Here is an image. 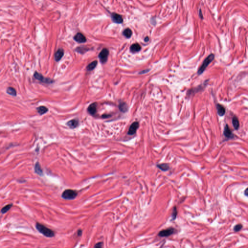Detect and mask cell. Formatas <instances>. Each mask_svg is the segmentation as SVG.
Listing matches in <instances>:
<instances>
[{
  "label": "cell",
  "instance_id": "6da1fadb",
  "mask_svg": "<svg viewBox=\"0 0 248 248\" xmlns=\"http://www.w3.org/2000/svg\"><path fill=\"white\" fill-rule=\"evenodd\" d=\"M36 227L37 230L45 236L48 238H52L55 235L54 232L52 230L40 223H37Z\"/></svg>",
  "mask_w": 248,
  "mask_h": 248
},
{
  "label": "cell",
  "instance_id": "7a4b0ae2",
  "mask_svg": "<svg viewBox=\"0 0 248 248\" xmlns=\"http://www.w3.org/2000/svg\"><path fill=\"white\" fill-rule=\"evenodd\" d=\"M215 58V55L214 54H210L208 55L207 58L204 61L200 67V68L198 70V75H201L204 72V71L207 69V67L214 60Z\"/></svg>",
  "mask_w": 248,
  "mask_h": 248
},
{
  "label": "cell",
  "instance_id": "3957f363",
  "mask_svg": "<svg viewBox=\"0 0 248 248\" xmlns=\"http://www.w3.org/2000/svg\"><path fill=\"white\" fill-rule=\"evenodd\" d=\"M78 195V193L76 191L67 189H65L62 194V197L65 200H73Z\"/></svg>",
  "mask_w": 248,
  "mask_h": 248
},
{
  "label": "cell",
  "instance_id": "277c9868",
  "mask_svg": "<svg viewBox=\"0 0 248 248\" xmlns=\"http://www.w3.org/2000/svg\"><path fill=\"white\" fill-rule=\"evenodd\" d=\"M109 54V50L106 48L103 49L100 51V52L98 55V58L101 63L104 64L107 61Z\"/></svg>",
  "mask_w": 248,
  "mask_h": 248
},
{
  "label": "cell",
  "instance_id": "5b68a950",
  "mask_svg": "<svg viewBox=\"0 0 248 248\" xmlns=\"http://www.w3.org/2000/svg\"><path fill=\"white\" fill-rule=\"evenodd\" d=\"M175 231H176V230H175L174 228H168L167 229H164V230L161 231L159 232L158 235L160 236V237H162V238L168 237L169 236L171 235L172 234H174L175 232Z\"/></svg>",
  "mask_w": 248,
  "mask_h": 248
},
{
  "label": "cell",
  "instance_id": "8992f818",
  "mask_svg": "<svg viewBox=\"0 0 248 248\" xmlns=\"http://www.w3.org/2000/svg\"><path fill=\"white\" fill-rule=\"evenodd\" d=\"M34 77L36 78L38 80L40 81L42 83H53L54 81L51 80L50 78H46L44 77L41 74L38 73V72H36L34 74Z\"/></svg>",
  "mask_w": 248,
  "mask_h": 248
},
{
  "label": "cell",
  "instance_id": "52a82bcc",
  "mask_svg": "<svg viewBox=\"0 0 248 248\" xmlns=\"http://www.w3.org/2000/svg\"><path fill=\"white\" fill-rule=\"evenodd\" d=\"M74 40L79 43H85L87 41L86 38L82 33L78 32L73 37Z\"/></svg>",
  "mask_w": 248,
  "mask_h": 248
},
{
  "label": "cell",
  "instance_id": "ba28073f",
  "mask_svg": "<svg viewBox=\"0 0 248 248\" xmlns=\"http://www.w3.org/2000/svg\"><path fill=\"white\" fill-rule=\"evenodd\" d=\"M111 18L112 21L115 23L120 24L123 22V18L119 14L113 13L111 14Z\"/></svg>",
  "mask_w": 248,
  "mask_h": 248
},
{
  "label": "cell",
  "instance_id": "9c48e42d",
  "mask_svg": "<svg viewBox=\"0 0 248 248\" xmlns=\"http://www.w3.org/2000/svg\"><path fill=\"white\" fill-rule=\"evenodd\" d=\"M139 124L138 122H135L133 123L129 127V129L128 132V134L130 135H133L134 134H135L137 131V129L139 128Z\"/></svg>",
  "mask_w": 248,
  "mask_h": 248
},
{
  "label": "cell",
  "instance_id": "30bf717a",
  "mask_svg": "<svg viewBox=\"0 0 248 248\" xmlns=\"http://www.w3.org/2000/svg\"><path fill=\"white\" fill-rule=\"evenodd\" d=\"M223 134L225 137L227 139H233L234 138V134L232 133V131L231 130L229 126L226 124L224 127Z\"/></svg>",
  "mask_w": 248,
  "mask_h": 248
},
{
  "label": "cell",
  "instance_id": "8fae6325",
  "mask_svg": "<svg viewBox=\"0 0 248 248\" xmlns=\"http://www.w3.org/2000/svg\"><path fill=\"white\" fill-rule=\"evenodd\" d=\"M64 55V51L62 49H59L54 54V59L56 62L59 61Z\"/></svg>",
  "mask_w": 248,
  "mask_h": 248
},
{
  "label": "cell",
  "instance_id": "7c38bea8",
  "mask_svg": "<svg viewBox=\"0 0 248 248\" xmlns=\"http://www.w3.org/2000/svg\"><path fill=\"white\" fill-rule=\"evenodd\" d=\"M87 110L91 115H94L97 112V103H93L90 104Z\"/></svg>",
  "mask_w": 248,
  "mask_h": 248
},
{
  "label": "cell",
  "instance_id": "4fadbf2b",
  "mask_svg": "<svg viewBox=\"0 0 248 248\" xmlns=\"http://www.w3.org/2000/svg\"><path fill=\"white\" fill-rule=\"evenodd\" d=\"M78 123H79V122H78V120L75 119H72L70 120V121H69L67 123L66 125L69 127L70 128L75 129L78 126Z\"/></svg>",
  "mask_w": 248,
  "mask_h": 248
},
{
  "label": "cell",
  "instance_id": "5bb4252c",
  "mask_svg": "<svg viewBox=\"0 0 248 248\" xmlns=\"http://www.w3.org/2000/svg\"><path fill=\"white\" fill-rule=\"evenodd\" d=\"M217 107V112L219 115L222 116L225 115V108L222 106V105H221L220 104H217L216 105Z\"/></svg>",
  "mask_w": 248,
  "mask_h": 248
},
{
  "label": "cell",
  "instance_id": "9a60e30c",
  "mask_svg": "<svg viewBox=\"0 0 248 248\" xmlns=\"http://www.w3.org/2000/svg\"><path fill=\"white\" fill-rule=\"evenodd\" d=\"M141 50V47L138 43L133 44L130 48V51L133 52V53H135V52H138Z\"/></svg>",
  "mask_w": 248,
  "mask_h": 248
},
{
  "label": "cell",
  "instance_id": "2e32d148",
  "mask_svg": "<svg viewBox=\"0 0 248 248\" xmlns=\"http://www.w3.org/2000/svg\"><path fill=\"white\" fill-rule=\"evenodd\" d=\"M232 124L233 125L234 129L235 130H238V129H239V120L236 116H234L233 118H232Z\"/></svg>",
  "mask_w": 248,
  "mask_h": 248
},
{
  "label": "cell",
  "instance_id": "e0dca14e",
  "mask_svg": "<svg viewBox=\"0 0 248 248\" xmlns=\"http://www.w3.org/2000/svg\"><path fill=\"white\" fill-rule=\"evenodd\" d=\"M156 167L162 171H167L169 169V165L167 163H161L157 164Z\"/></svg>",
  "mask_w": 248,
  "mask_h": 248
},
{
  "label": "cell",
  "instance_id": "ac0fdd59",
  "mask_svg": "<svg viewBox=\"0 0 248 248\" xmlns=\"http://www.w3.org/2000/svg\"><path fill=\"white\" fill-rule=\"evenodd\" d=\"M35 172L39 175H43V171L42 170L41 167L39 163L38 162H37L35 166Z\"/></svg>",
  "mask_w": 248,
  "mask_h": 248
},
{
  "label": "cell",
  "instance_id": "d6986e66",
  "mask_svg": "<svg viewBox=\"0 0 248 248\" xmlns=\"http://www.w3.org/2000/svg\"><path fill=\"white\" fill-rule=\"evenodd\" d=\"M119 109L122 112H125L128 110V106L126 103L122 102V103H120L119 105Z\"/></svg>",
  "mask_w": 248,
  "mask_h": 248
},
{
  "label": "cell",
  "instance_id": "ffe728a7",
  "mask_svg": "<svg viewBox=\"0 0 248 248\" xmlns=\"http://www.w3.org/2000/svg\"><path fill=\"white\" fill-rule=\"evenodd\" d=\"M37 110L38 112L40 115H44V114H45V113H46L48 111V108H47L45 106H41L38 107L37 108Z\"/></svg>",
  "mask_w": 248,
  "mask_h": 248
},
{
  "label": "cell",
  "instance_id": "44dd1931",
  "mask_svg": "<svg viewBox=\"0 0 248 248\" xmlns=\"http://www.w3.org/2000/svg\"><path fill=\"white\" fill-rule=\"evenodd\" d=\"M123 34L124 36L126 37H127V38H129L130 37H131V36L132 35V31L130 29L127 28L123 31Z\"/></svg>",
  "mask_w": 248,
  "mask_h": 248
},
{
  "label": "cell",
  "instance_id": "7402d4cb",
  "mask_svg": "<svg viewBox=\"0 0 248 248\" xmlns=\"http://www.w3.org/2000/svg\"><path fill=\"white\" fill-rule=\"evenodd\" d=\"M97 61H93V62H92V63H90L87 66V70H88V71H91V70H93V69H95V68L97 66Z\"/></svg>",
  "mask_w": 248,
  "mask_h": 248
},
{
  "label": "cell",
  "instance_id": "603a6c76",
  "mask_svg": "<svg viewBox=\"0 0 248 248\" xmlns=\"http://www.w3.org/2000/svg\"><path fill=\"white\" fill-rule=\"evenodd\" d=\"M89 49L88 48H86L85 47H83V46H82V47L81 46V47L77 48L76 49V51L78 52L79 53H84L86 51H89Z\"/></svg>",
  "mask_w": 248,
  "mask_h": 248
},
{
  "label": "cell",
  "instance_id": "cb8c5ba5",
  "mask_svg": "<svg viewBox=\"0 0 248 248\" xmlns=\"http://www.w3.org/2000/svg\"><path fill=\"white\" fill-rule=\"evenodd\" d=\"M6 92L9 95L13 96H16L17 95L16 91L13 88L10 87L8 88L6 90Z\"/></svg>",
  "mask_w": 248,
  "mask_h": 248
},
{
  "label": "cell",
  "instance_id": "d4e9b609",
  "mask_svg": "<svg viewBox=\"0 0 248 248\" xmlns=\"http://www.w3.org/2000/svg\"><path fill=\"white\" fill-rule=\"evenodd\" d=\"M12 204H8L5 207H3L2 209H1V212L3 214H5L6 212L8 211L9 209L11 208V207H12Z\"/></svg>",
  "mask_w": 248,
  "mask_h": 248
},
{
  "label": "cell",
  "instance_id": "484cf974",
  "mask_svg": "<svg viewBox=\"0 0 248 248\" xmlns=\"http://www.w3.org/2000/svg\"><path fill=\"white\" fill-rule=\"evenodd\" d=\"M177 215V209L176 207H175L173 208V210L172 212V219L173 220H175Z\"/></svg>",
  "mask_w": 248,
  "mask_h": 248
},
{
  "label": "cell",
  "instance_id": "4316f807",
  "mask_svg": "<svg viewBox=\"0 0 248 248\" xmlns=\"http://www.w3.org/2000/svg\"><path fill=\"white\" fill-rule=\"evenodd\" d=\"M242 225L241 224H237V225H235L234 228V232H239L240 230H241L242 228Z\"/></svg>",
  "mask_w": 248,
  "mask_h": 248
},
{
  "label": "cell",
  "instance_id": "83f0119b",
  "mask_svg": "<svg viewBox=\"0 0 248 248\" xmlns=\"http://www.w3.org/2000/svg\"><path fill=\"white\" fill-rule=\"evenodd\" d=\"M102 242H98L96 244V245L94 246L95 248H101L102 247Z\"/></svg>",
  "mask_w": 248,
  "mask_h": 248
},
{
  "label": "cell",
  "instance_id": "f1b7e54d",
  "mask_svg": "<svg viewBox=\"0 0 248 248\" xmlns=\"http://www.w3.org/2000/svg\"><path fill=\"white\" fill-rule=\"evenodd\" d=\"M199 16L200 17V18H201V19L203 18L202 13V11H201V9H200V10H199Z\"/></svg>",
  "mask_w": 248,
  "mask_h": 248
},
{
  "label": "cell",
  "instance_id": "f546056e",
  "mask_svg": "<svg viewBox=\"0 0 248 248\" xmlns=\"http://www.w3.org/2000/svg\"><path fill=\"white\" fill-rule=\"evenodd\" d=\"M244 194H245V195L248 196V188H247L245 189V190L244 191Z\"/></svg>",
  "mask_w": 248,
  "mask_h": 248
},
{
  "label": "cell",
  "instance_id": "4dcf8cb0",
  "mask_svg": "<svg viewBox=\"0 0 248 248\" xmlns=\"http://www.w3.org/2000/svg\"><path fill=\"white\" fill-rule=\"evenodd\" d=\"M78 235H79V236L82 235V230H78Z\"/></svg>",
  "mask_w": 248,
  "mask_h": 248
},
{
  "label": "cell",
  "instance_id": "1f68e13d",
  "mask_svg": "<svg viewBox=\"0 0 248 248\" xmlns=\"http://www.w3.org/2000/svg\"><path fill=\"white\" fill-rule=\"evenodd\" d=\"M149 40V38L148 37H146L144 39V41L145 42H148Z\"/></svg>",
  "mask_w": 248,
  "mask_h": 248
}]
</instances>
